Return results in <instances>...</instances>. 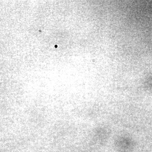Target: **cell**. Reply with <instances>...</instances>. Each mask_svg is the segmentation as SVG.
Segmentation results:
<instances>
[{"mask_svg": "<svg viewBox=\"0 0 152 152\" xmlns=\"http://www.w3.org/2000/svg\"><path fill=\"white\" fill-rule=\"evenodd\" d=\"M57 45L55 46V48H57Z\"/></svg>", "mask_w": 152, "mask_h": 152, "instance_id": "cell-1", "label": "cell"}]
</instances>
